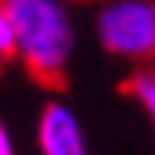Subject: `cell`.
<instances>
[{"mask_svg": "<svg viewBox=\"0 0 155 155\" xmlns=\"http://www.w3.org/2000/svg\"><path fill=\"white\" fill-rule=\"evenodd\" d=\"M0 155H18L15 151V137H11V129H8L4 118H0Z\"/></svg>", "mask_w": 155, "mask_h": 155, "instance_id": "cell-6", "label": "cell"}, {"mask_svg": "<svg viewBox=\"0 0 155 155\" xmlns=\"http://www.w3.org/2000/svg\"><path fill=\"white\" fill-rule=\"evenodd\" d=\"M92 33L104 55L129 67L155 63V0H104Z\"/></svg>", "mask_w": 155, "mask_h": 155, "instance_id": "cell-2", "label": "cell"}, {"mask_svg": "<svg viewBox=\"0 0 155 155\" xmlns=\"http://www.w3.org/2000/svg\"><path fill=\"white\" fill-rule=\"evenodd\" d=\"M4 4L15 33V59L26 67L30 78L59 85L70 74L78 48L70 8L63 0H4Z\"/></svg>", "mask_w": 155, "mask_h": 155, "instance_id": "cell-1", "label": "cell"}, {"mask_svg": "<svg viewBox=\"0 0 155 155\" xmlns=\"http://www.w3.org/2000/svg\"><path fill=\"white\" fill-rule=\"evenodd\" d=\"M15 59V33H11V18H8V4L0 0V63Z\"/></svg>", "mask_w": 155, "mask_h": 155, "instance_id": "cell-5", "label": "cell"}, {"mask_svg": "<svg viewBox=\"0 0 155 155\" xmlns=\"http://www.w3.org/2000/svg\"><path fill=\"white\" fill-rule=\"evenodd\" d=\"M126 96L140 107V114L148 118L151 133H155V63H144V67H133L129 78H126Z\"/></svg>", "mask_w": 155, "mask_h": 155, "instance_id": "cell-4", "label": "cell"}, {"mask_svg": "<svg viewBox=\"0 0 155 155\" xmlns=\"http://www.w3.org/2000/svg\"><path fill=\"white\" fill-rule=\"evenodd\" d=\"M33 140H37V155H92L89 129L81 122V114L59 96L41 104Z\"/></svg>", "mask_w": 155, "mask_h": 155, "instance_id": "cell-3", "label": "cell"}]
</instances>
